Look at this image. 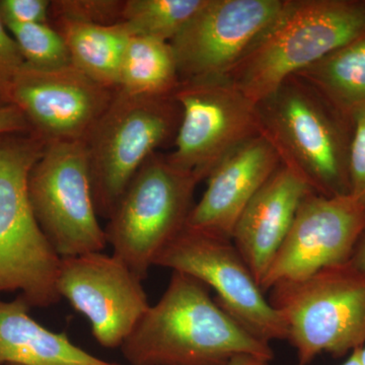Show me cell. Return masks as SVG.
I'll list each match as a JSON object with an SVG mask.
<instances>
[{"instance_id": "1", "label": "cell", "mask_w": 365, "mask_h": 365, "mask_svg": "<svg viewBox=\"0 0 365 365\" xmlns=\"http://www.w3.org/2000/svg\"><path fill=\"white\" fill-rule=\"evenodd\" d=\"M120 349L131 365H222L239 354L274 357L270 344L218 306L205 284L177 271Z\"/></svg>"}, {"instance_id": "2", "label": "cell", "mask_w": 365, "mask_h": 365, "mask_svg": "<svg viewBox=\"0 0 365 365\" xmlns=\"http://www.w3.org/2000/svg\"><path fill=\"white\" fill-rule=\"evenodd\" d=\"M256 108L260 134L283 167L319 195H350L353 118L297 76L283 81Z\"/></svg>"}, {"instance_id": "3", "label": "cell", "mask_w": 365, "mask_h": 365, "mask_svg": "<svg viewBox=\"0 0 365 365\" xmlns=\"http://www.w3.org/2000/svg\"><path fill=\"white\" fill-rule=\"evenodd\" d=\"M365 34V0H284L225 76L257 104L290 76Z\"/></svg>"}, {"instance_id": "4", "label": "cell", "mask_w": 365, "mask_h": 365, "mask_svg": "<svg viewBox=\"0 0 365 365\" xmlns=\"http://www.w3.org/2000/svg\"><path fill=\"white\" fill-rule=\"evenodd\" d=\"M46 144L33 132L0 134V294L20 290L31 307L56 304L61 258L38 225L28 181Z\"/></svg>"}, {"instance_id": "5", "label": "cell", "mask_w": 365, "mask_h": 365, "mask_svg": "<svg viewBox=\"0 0 365 365\" xmlns=\"http://www.w3.org/2000/svg\"><path fill=\"white\" fill-rule=\"evenodd\" d=\"M270 292L269 302L297 350V365H309L323 352L343 357L365 345V275L351 262L283 281Z\"/></svg>"}, {"instance_id": "6", "label": "cell", "mask_w": 365, "mask_h": 365, "mask_svg": "<svg viewBox=\"0 0 365 365\" xmlns=\"http://www.w3.org/2000/svg\"><path fill=\"white\" fill-rule=\"evenodd\" d=\"M182 111L174 93L116 90L85 144L98 217L109 220L129 182L158 148L174 143Z\"/></svg>"}, {"instance_id": "7", "label": "cell", "mask_w": 365, "mask_h": 365, "mask_svg": "<svg viewBox=\"0 0 365 365\" xmlns=\"http://www.w3.org/2000/svg\"><path fill=\"white\" fill-rule=\"evenodd\" d=\"M198 180L153 153L129 182L105 228L113 255L144 280L186 227Z\"/></svg>"}, {"instance_id": "8", "label": "cell", "mask_w": 365, "mask_h": 365, "mask_svg": "<svg viewBox=\"0 0 365 365\" xmlns=\"http://www.w3.org/2000/svg\"><path fill=\"white\" fill-rule=\"evenodd\" d=\"M28 191L38 225L60 258L104 251L85 143L47 144Z\"/></svg>"}, {"instance_id": "9", "label": "cell", "mask_w": 365, "mask_h": 365, "mask_svg": "<svg viewBox=\"0 0 365 365\" xmlns=\"http://www.w3.org/2000/svg\"><path fill=\"white\" fill-rule=\"evenodd\" d=\"M174 96L182 117L167 157L199 182L235 148L261 135L256 104L225 76L181 81Z\"/></svg>"}, {"instance_id": "10", "label": "cell", "mask_w": 365, "mask_h": 365, "mask_svg": "<svg viewBox=\"0 0 365 365\" xmlns=\"http://www.w3.org/2000/svg\"><path fill=\"white\" fill-rule=\"evenodd\" d=\"M155 266L188 274L212 288L218 306L258 339L269 344L287 340L284 321L230 240L185 227L158 256Z\"/></svg>"}, {"instance_id": "11", "label": "cell", "mask_w": 365, "mask_h": 365, "mask_svg": "<svg viewBox=\"0 0 365 365\" xmlns=\"http://www.w3.org/2000/svg\"><path fill=\"white\" fill-rule=\"evenodd\" d=\"M143 281L115 255L96 252L61 258L57 289L90 321L98 344L115 349L150 309Z\"/></svg>"}, {"instance_id": "12", "label": "cell", "mask_w": 365, "mask_h": 365, "mask_svg": "<svg viewBox=\"0 0 365 365\" xmlns=\"http://www.w3.org/2000/svg\"><path fill=\"white\" fill-rule=\"evenodd\" d=\"M115 91L72 64L38 69L25 63L14 81L13 104L46 144L85 143Z\"/></svg>"}, {"instance_id": "13", "label": "cell", "mask_w": 365, "mask_h": 365, "mask_svg": "<svg viewBox=\"0 0 365 365\" xmlns=\"http://www.w3.org/2000/svg\"><path fill=\"white\" fill-rule=\"evenodd\" d=\"M364 228L365 209L351 195L309 193L261 280V289L265 292L283 281L302 279L350 261Z\"/></svg>"}, {"instance_id": "14", "label": "cell", "mask_w": 365, "mask_h": 365, "mask_svg": "<svg viewBox=\"0 0 365 365\" xmlns=\"http://www.w3.org/2000/svg\"><path fill=\"white\" fill-rule=\"evenodd\" d=\"M284 0H206L170 42L180 79L225 76Z\"/></svg>"}, {"instance_id": "15", "label": "cell", "mask_w": 365, "mask_h": 365, "mask_svg": "<svg viewBox=\"0 0 365 365\" xmlns=\"http://www.w3.org/2000/svg\"><path fill=\"white\" fill-rule=\"evenodd\" d=\"M281 163L273 146L254 137L218 163L207 178V188L192 208L186 227L232 241L242 211Z\"/></svg>"}, {"instance_id": "16", "label": "cell", "mask_w": 365, "mask_h": 365, "mask_svg": "<svg viewBox=\"0 0 365 365\" xmlns=\"http://www.w3.org/2000/svg\"><path fill=\"white\" fill-rule=\"evenodd\" d=\"M314 193L280 165L255 194L235 223L232 242L260 285L292 227L302 200Z\"/></svg>"}, {"instance_id": "17", "label": "cell", "mask_w": 365, "mask_h": 365, "mask_svg": "<svg viewBox=\"0 0 365 365\" xmlns=\"http://www.w3.org/2000/svg\"><path fill=\"white\" fill-rule=\"evenodd\" d=\"M30 309L21 295L0 300V364L119 365L81 349L66 333L45 328L29 314Z\"/></svg>"}, {"instance_id": "18", "label": "cell", "mask_w": 365, "mask_h": 365, "mask_svg": "<svg viewBox=\"0 0 365 365\" xmlns=\"http://www.w3.org/2000/svg\"><path fill=\"white\" fill-rule=\"evenodd\" d=\"M63 38L71 64L101 85L118 90L125 50L131 36L122 24H51Z\"/></svg>"}, {"instance_id": "19", "label": "cell", "mask_w": 365, "mask_h": 365, "mask_svg": "<svg viewBox=\"0 0 365 365\" xmlns=\"http://www.w3.org/2000/svg\"><path fill=\"white\" fill-rule=\"evenodd\" d=\"M295 76L352 118L365 107V34Z\"/></svg>"}, {"instance_id": "20", "label": "cell", "mask_w": 365, "mask_h": 365, "mask_svg": "<svg viewBox=\"0 0 365 365\" xmlns=\"http://www.w3.org/2000/svg\"><path fill=\"white\" fill-rule=\"evenodd\" d=\"M181 83L170 43L130 37L118 90L133 96L173 95Z\"/></svg>"}, {"instance_id": "21", "label": "cell", "mask_w": 365, "mask_h": 365, "mask_svg": "<svg viewBox=\"0 0 365 365\" xmlns=\"http://www.w3.org/2000/svg\"><path fill=\"white\" fill-rule=\"evenodd\" d=\"M206 0H125L122 25L131 37L170 43Z\"/></svg>"}, {"instance_id": "22", "label": "cell", "mask_w": 365, "mask_h": 365, "mask_svg": "<svg viewBox=\"0 0 365 365\" xmlns=\"http://www.w3.org/2000/svg\"><path fill=\"white\" fill-rule=\"evenodd\" d=\"M6 29L18 44L26 66L38 69L71 66L66 42L51 24L14 25Z\"/></svg>"}, {"instance_id": "23", "label": "cell", "mask_w": 365, "mask_h": 365, "mask_svg": "<svg viewBox=\"0 0 365 365\" xmlns=\"http://www.w3.org/2000/svg\"><path fill=\"white\" fill-rule=\"evenodd\" d=\"M125 0H54L50 4V24L59 21L95 26L121 23Z\"/></svg>"}, {"instance_id": "24", "label": "cell", "mask_w": 365, "mask_h": 365, "mask_svg": "<svg viewBox=\"0 0 365 365\" xmlns=\"http://www.w3.org/2000/svg\"><path fill=\"white\" fill-rule=\"evenodd\" d=\"M24 64L18 44L0 19V108L14 105V81Z\"/></svg>"}, {"instance_id": "25", "label": "cell", "mask_w": 365, "mask_h": 365, "mask_svg": "<svg viewBox=\"0 0 365 365\" xmlns=\"http://www.w3.org/2000/svg\"><path fill=\"white\" fill-rule=\"evenodd\" d=\"M353 138L349 160L350 195L365 209V107L353 114Z\"/></svg>"}, {"instance_id": "26", "label": "cell", "mask_w": 365, "mask_h": 365, "mask_svg": "<svg viewBox=\"0 0 365 365\" xmlns=\"http://www.w3.org/2000/svg\"><path fill=\"white\" fill-rule=\"evenodd\" d=\"M49 0H0L4 26L50 24Z\"/></svg>"}, {"instance_id": "27", "label": "cell", "mask_w": 365, "mask_h": 365, "mask_svg": "<svg viewBox=\"0 0 365 365\" xmlns=\"http://www.w3.org/2000/svg\"><path fill=\"white\" fill-rule=\"evenodd\" d=\"M32 132L26 117L16 106L0 108V134Z\"/></svg>"}, {"instance_id": "28", "label": "cell", "mask_w": 365, "mask_h": 365, "mask_svg": "<svg viewBox=\"0 0 365 365\" xmlns=\"http://www.w3.org/2000/svg\"><path fill=\"white\" fill-rule=\"evenodd\" d=\"M350 262L365 275V228L355 245Z\"/></svg>"}, {"instance_id": "29", "label": "cell", "mask_w": 365, "mask_h": 365, "mask_svg": "<svg viewBox=\"0 0 365 365\" xmlns=\"http://www.w3.org/2000/svg\"><path fill=\"white\" fill-rule=\"evenodd\" d=\"M222 365H270V360L252 354H239L232 357Z\"/></svg>"}, {"instance_id": "30", "label": "cell", "mask_w": 365, "mask_h": 365, "mask_svg": "<svg viewBox=\"0 0 365 365\" xmlns=\"http://www.w3.org/2000/svg\"><path fill=\"white\" fill-rule=\"evenodd\" d=\"M360 349L361 348H357V349L353 350L351 353H350V356L348 357V359L346 360L344 364L341 365H364L361 362V359H360Z\"/></svg>"}, {"instance_id": "31", "label": "cell", "mask_w": 365, "mask_h": 365, "mask_svg": "<svg viewBox=\"0 0 365 365\" xmlns=\"http://www.w3.org/2000/svg\"><path fill=\"white\" fill-rule=\"evenodd\" d=\"M360 359H361L362 364L365 365V345L360 349Z\"/></svg>"}, {"instance_id": "32", "label": "cell", "mask_w": 365, "mask_h": 365, "mask_svg": "<svg viewBox=\"0 0 365 365\" xmlns=\"http://www.w3.org/2000/svg\"><path fill=\"white\" fill-rule=\"evenodd\" d=\"M6 365H19V364H6Z\"/></svg>"}]
</instances>
